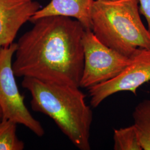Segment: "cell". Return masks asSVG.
<instances>
[{"label": "cell", "mask_w": 150, "mask_h": 150, "mask_svg": "<svg viewBox=\"0 0 150 150\" xmlns=\"http://www.w3.org/2000/svg\"><path fill=\"white\" fill-rule=\"evenodd\" d=\"M18 39L13 61L17 77L80 88L85 29L72 18L43 17Z\"/></svg>", "instance_id": "obj_1"}, {"label": "cell", "mask_w": 150, "mask_h": 150, "mask_svg": "<svg viewBox=\"0 0 150 150\" xmlns=\"http://www.w3.org/2000/svg\"><path fill=\"white\" fill-rule=\"evenodd\" d=\"M22 86L31 96L32 110L52 119L70 141L80 150H91L93 113L80 87L22 78Z\"/></svg>", "instance_id": "obj_2"}, {"label": "cell", "mask_w": 150, "mask_h": 150, "mask_svg": "<svg viewBox=\"0 0 150 150\" xmlns=\"http://www.w3.org/2000/svg\"><path fill=\"white\" fill-rule=\"evenodd\" d=\"M139 0H95L91 31L103 44L130 57L138 48L150 49V32L139 16Z\"/></svg>", "instance_id": "obj_3"}, {"label": "cell", "mask_w": 150, "mask_h": 150, "mask_svg": "<svg viewBox=\"0 0 150 150\" xmlns=\"http://www.w3.org/2000/svg\"><path fill=\"white\" fill-rule=\"evenodd\" d=\"M16 48L15 42L0 47V108L2 118L22 125L34 134L42 137L44 129L28 110L16 83L12 65Z\"/></svg>", "instance_id": "obj_4"}, {"label": "cell", "mask_w": 150, "mask_h": 150, "mask_svg": "<svg viewBox=\"0 0 150 150\" xmlns=\"http://www.w3.org/2000/svg\"><path fill=\"white\" fill-rule=\"evenodd\" d=\"M82 44L84 62L80 87L89 88L119 75L131 62L124 56L101 42L91 30H85Z\"/></svg>", "instance_id": "obj_5"}, {"label": "cell", "mask_w": 150, "mask_h": 150, "mask_svg": "<svg viewBox=\"0 0 150 150\" xmlns=\"http://www.w3.org/2000/svg\"><path fill=\"white\" fill-rule=\"evenodd\" d=\"M131 62L117 76L88 88L92 107H98L107 97L122 91L136 95L138 88L150 81V49L138 48Z\"/></svg>", "instance_id": "obj_6"}, {"label": "cell", "mask_w": 150, "mask_h": 150, "mask_svg": "<svg viewBox=\"0 0 150 150\" xmlns=\"http://www.w3.org/2000/svg\"><path fill=\"white\" fill-rule=\"evenodd\" d=\"M41 8L34 0H0V47L13 43L22 26Z\"/></svg>", "instance_id": "obj_7"}, {"label": "cell", "mask_w": 150, "mask_h": 150, "mask_svg": "<svg viewBox=\"0 0 150 150\" xmlns=\"http://www.w3.org/2000/svg\"><path fill=\"white\" fill-rule=\"evenodd\" d=\"M94 1L51 0L34 15L30 22L46 16H65L80 22L86 30H91V12Z\"/></svg>", "instance_id": "obj_8"}, {"label": "cell", "mask_w": 150, "mask_h": 150, "mask_svg": "<svg viewBox=\"0 0 150 150\" xmlns=\"http://www.w3.org/2000/svg\"><path fill=\"white\" fill-rule=\"evenodd\" d=\"M132 118L142 150H150V98L137 105Z\"/></svg>", "instance_id": "obj_9"}, {"label": "cell", "mask_w": 150, "mask_h": 150, "mask_svg": "<svg viewBox=\"0 0 150 150\" xmlns=\"http://www.w3.org/2000/svg\"><path fill=\"white\" fill-rule=\"evenodd\" d=\"M16 122L5 118L0 120V150H22L24 142L17 135Z\"/></svg>", "instance_id": "obj_10"}, {"label": "cell", "mask_w": 150, "mask_h": 150, "mask_svg": "<svg viewBox=\"0 0 150 150\" xmlns=\"http://www.w3.org/2000/svg\"><path fill=\"white\" fill-rule=\"evenodd\" d=\"M113 141L115 150H142L139 136L134 125L114 129Z\"/></svg>", "instance_id": "obj_11"}, {"label": "cell", "mask_w": 150, "mask_h": 150, "mask_svg": "<svg viewBox=\"0 0 150 150\" xmlns=\"http://www.w3.org/2000/svg\"><path fill=\"white\" fill-rule=\"evenodd\" d=\"M140 4L139 11L145 17L147 22L148 30L150 32V0H139Z\"/></svg>", "instance_id": "obj_12"}, {"label": "cell", "mask_w": 150, "mask_h": 150, "mask_svg": "<svg viewBox=\"0 0 150 150\" xmlns=\"http://www.w3.org/2000/svg\"><path fill=\"white\" fill-rule=\"evenodd\" d=\"M2 118V113L1 110V108H0V120H1Z\"/></svg>", "instance_id": "obj_13"}, {"label": "cell", "mask_w": 150, "mask_h": 150, "mask_svg": "<svg viewBox=\"0 0 150 150\" xmlns=\"http://www.w3.org/2000/svg\"><path fill=\"white\" fill-rule=\"evenodd\" d=\"M98 1H115L118 0H98Z\"/></svg>", "instance_id": "obj_14"}]
</instances>
